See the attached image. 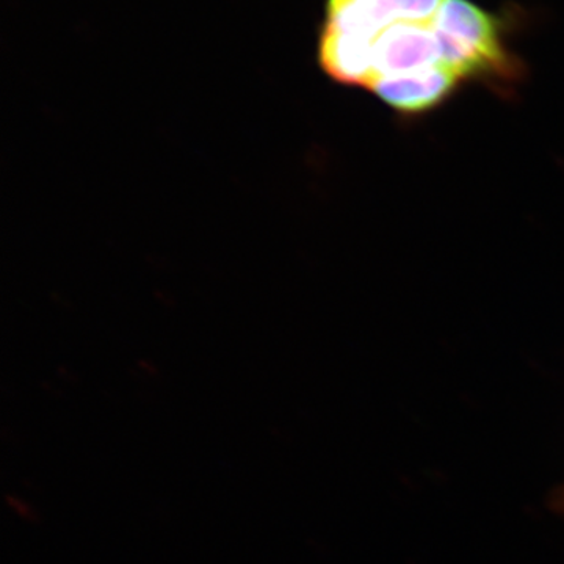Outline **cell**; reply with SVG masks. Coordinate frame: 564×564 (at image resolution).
Listing matches in <instances>:
<instances>
[{"label":"cell","mask_w":564,"mask_h":564,"mask_svg":"<svg viewBox=\"0 0 564 564\" xmlns=\"http://www.w3.org/2000/svg\"><path fill=\"white\" fill-rule=\"evenodd\" d=\"M560 503H562V505H563V507H564V491H563L562 499H560Z\"/></svg>","instance_id":"cell-2"},{"label":"cell","mask_w":564,"mask_h":564,"mask_svg":"<svg viewBox=\"0 0 564 564\" xmlns=\"http://www.w3.org/2000/svg\"><path fill=\"white\" fill-rule=\"evenodd\" d=\"M445 0H325L323 73L362 88L403 118L425 117L466 87L444 17Z\"/></svg>","instance_id":"cell-1"}]
</instances>
